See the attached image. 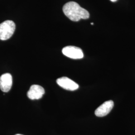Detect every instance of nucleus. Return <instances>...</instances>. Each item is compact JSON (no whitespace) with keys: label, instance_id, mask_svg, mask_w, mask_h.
<instances>
[{"label":"nucleus","instance_id":"f257e3e1","mask_svg":"<svg viewBox=\"0 0 135 135\" xmlns=\"http://www.w3.org/2000/svg\"><path fill=\"white\" fill-rule=\"evenodd\" d=\"M64 14L72 21L77 22L81 19H87L90 17L88 11L82 8L75 2H70L63 6Z\"/></svg>","mask_w":135,"mask_h":135},{"label":"nucleus","instance_id":"f03ea898","mask_svg":"<svg viewBox=\"0 0 135 135\" xmlns=\"http://www.w3.org/2000/svg\"><path fill=\"white\" fill-rule=\"evenodd\" d=\"M16 25L11 20H7L0 24V40L5 41L10 39L14 33Z\"/></svg>","mask_w":135,"mask_h":135},{"label":"nucleus","instance_id":"7ed1b4c3","mask_svg":"<svg viewBox=\"0 0 135 135\" xmlns=\"http://www.w3.org/2000/svg\"><path fill=\"white\" fill-rule=\"evenodd\" d=\"M62 53L66 57L73 59H81L84 57L82 49L75 46H69L64 47Z\"/></svg>","mask_w":135,"mask_h":135},{"label":"nucleus","instance_id":"20e7f679","mask_svg":"<svg viewBox=\"0 0 135 135\" xmlns=\"http://www.w3.org/2000/svg\"><path fill=\"white\" fill-rule=\"evenodd\" d=\"M57 83L60 87L69 91H75L79 88V85L71 79L66 77L59 78L57 80Z\"/></svg>","mask_w":135,"mask_h":135},{"label":"nucleus","instance_id":"39448f33","mask_svg":"<svg viewBox=\"0 0 135 135\" xmlns=\"http://www.w3.org/2000/svg\"><path fill=\"white\" fill-rule=\"evenodd\" d=\"M45 94L43 88L38 85H33L30 87L27 93V96L31 100H39L43 97Z\"/></svg>","mask_w":135,"mask_h":135},{"label":"nucleus","instance_id":"423d86ee","mask_svg":"<svg viewBox=\"0 0 135 135\" xmlns=\"http://www.w3.org/2000/svg\"><path fill=\"white\" fill-rule=\"evenodd\" d=\"M114 105V102L112 100L104 102L96 110L95 112V115L99 117L106 116L112 110Z\"/></svg>","mask_w":135,"mask_h":135},{"label":"nucleus","instance_id":"0eeeda50","mask_svg":"<svg viewBox=\"0 0 135 135\" xmlns=\"http://www.w3.org/2000/svg\"><path fill=\"white\" fill-rule=\"evenodd\" d=\"M13 84L12 75L9 73H6L0 77V89L3 92H8L11 89Z\"/></svg>","mask_w":135,"mask_h":135},{"label":"nucleus","instance_id":"6e6552de","mask_svg":"<svg viewBox=\"0 0 135 135\" xmlns=\"http://www.w3.org/2000/svg\"><path fill=\"white\" fill-rule=\"evenodd\" d=\"M111 2H116L117 0H110Z\"/></svg>","mask_w":135,"mask_h":135},{"label":"nucleus","instance_id":"1a4fd4ad","mask_svg":"<svg viewBox=\"0 0 135 135\" xmlns=\"http://www.w3.org/2000/svg\"><path fill=\"white\" fill-rule=\"evenodd\" d=\"M21 135V134H16V135Z\"/></svg>","mask_w":135,"mask_h":135},{"label":"nucleus","instance_id":"9d476101","mask_svg":"<svg viewBox=\"0 0 135 135\" xmlns=\"http://www.w3.org/2000/svg\"><path fill=\"white\" fill-rule=\"evenodd\" d=\"M91 25H94V23H91Z\"/></svg>","mask_w":135,"mask_h":135}]
</instances>
